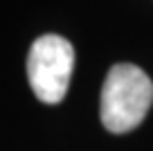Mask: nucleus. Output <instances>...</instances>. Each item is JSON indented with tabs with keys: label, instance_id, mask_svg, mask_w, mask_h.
I'll use <instances>...</instances> for the list:
<instances>
[{
	"label": "nucleus",
	"instance_id": "obj_1",
	"mask_svg": "<svg viewBox=\"0 0 153 151\" xmlns=\"http://www.w3.org/2000/svg\"><path fill=\"white\" fill-rule=\"evenodd\" d=\"M153 104V81L133 63H117L108 70L101 88V122L110 133L140 126Z\"/></svg>",
	"mask_w": 153,
	"mask_h": 151
},
{
	"label": "nucleus",
	"instance_id": "obj_2",
	"mask_svg": "<svg viewBox=\"0 0 153 151\" xmlns=\"http://www.w3.org/2000/svg\"><path fill=\"white\" fill-rule=\"evenodd\" d=\"M74 68V47L59 34L36 38L27 57V79L43 104L63 102Z\"/></svg>",
	"mask_w": 153,
	"mask_h": 151
}]
</instances>
